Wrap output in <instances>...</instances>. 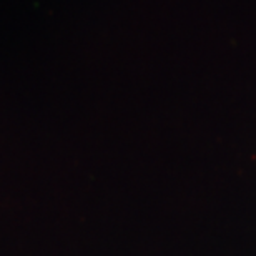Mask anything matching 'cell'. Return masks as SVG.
<instances>
[]
</instances>
